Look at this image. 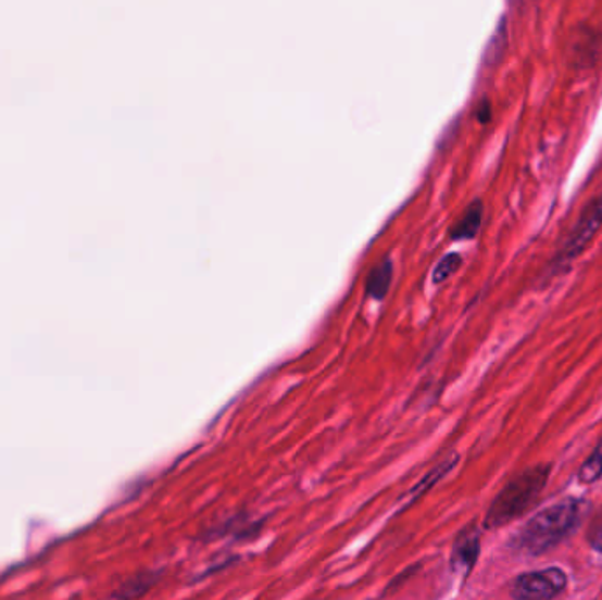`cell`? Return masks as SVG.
<instances>
[{"instance_id":"cell-1","label":"cell","mask_w":602,"mask_h":600,"mask_svg":"<svg viewBox=\"0 0 602 600\" xmlns=\"http://www.w3.org/2000/svg\"><path fill=\"white\" fill-rule=\"evenodd\" d=\"M587 509V502L578 499H565L553 503L530 517L527 525L516 534L511 546L525 554H541L552 550L579 527Z\"/></svg>"},{"instance_id":"cell-2","label":"cell","mask_w":602,"mask_h":600,"mask_svg":"<svg viewBox=\"0 0 602 600\" xmlns=\"http://www.w3.org/2000/svg\"><path fill=\"white\" fill-rule=\"evenodd\" d=\"M550 477V465H536L511 479L491 502L485 516V527L499 528L515 522L516 517L527 513L538 500L542 488Z\"/></svg>"},{"instance_id":"cell-3","label":"cell","mask_w":602,"mask_h":600,"mask_svg":"<svg viewBox=\"0 0 602 600\" xmlns=\"http://www.w3.org/2000/svg\"><path fill=\"white\" fill-rule=\"evenodd\" d=\"M567 585V576L562 568L550 567L516 577L511 596L515 599H553L561 596Z\"/></svg>"},{"instance_id":"cell-4","label":"cell","mask_w":602,"mask_h":600,"mask_svg":"<svg viewBox=\"0 0 602 600\" xmlns=\"http://www.w3.org/2000/svg\"><path fill=\"white\" fill-rule=\"evenodd\" d=\"M602 227V192L598 198H593L590 201L589 207L581 212L578 222H576L575 229L570 232L569 238L562 247L559 261L562 263H569L573 259L578 258L590 241L593 240V236L598 235L599 229Z\"/></svg>"},{"instance_id":"cell-5","label":"cell","mask_w":602,"mask_h":600,"mask_svg":"<svg viewBox=\"0 0 602 600\" xmlns=\"http://www.w3.org/2000/svg\"><path fill=\"white\" fill-rule=\"evenodd\" d=\"M481 551V532L476 527H467L460 532L454 539L453 551H451V567L456 573L467 576L476 565L477 557Z\"/></svg>"},{"instance_id":"cell-6","label":"cell","mask_w":602,"mask_h":600,"mask_svg":"<svg viewBox=\"0 0 602 600\" xmlns=\"http://www.w3.org/2000/svg\"><path fill=\"white\" fill-rule=\"evenodd\" d=\"M391 283H393V263H391V259H385L377 264L376 268L372 270L371 275L366 278V295L377 301L385 300Z\"/></svg>"},{"instance_id":"cell-7","label":"cell","mask_w":602,"mask_h":600,"mask_svg":"<svg viewBox=\"0 0 602 600\" xmlns=\"http://www.w3.org/2000/svg\"><path fill=\"white\" fill-rule=\"evenodd\" d=\"M482 221V203L476 199L474 203L468 204L464 215L454 224L451 229V238L453 240H473L474 236L479 232Z\"/></svg>"},{"instance_id":"cell-8","label":"cell","mask_w":602,"mask_h":600,"mask_svg":"<svg viewBox=\"0 0 602 600\" xmlns=\"http://www.w3.org/2000/svg\"><path fill=\"white\" fill-rule=\"evenodd\" d=\"M507 41H510V33H507V20L501 18L499 25H497L496 33L488 41L487 50L482 55V62L488 67H496L501 64L504 59L505 51H507Z\"/></svg>"},{"instance_id":"cell-9","label":"cell","mask_w":602,"mask_h":600,"mask_svg":"<svg viewBox=\"0 0 602 600\" xmlns=\"http://www.w3.org/2000/svg\"><path fill=\"white\" fill-rule=\"evenodd\" d=\"M459 454H453V457L442 460L439 465L434 466V468L428 472L427 476L423 477V479L414 486L413 490H411V497L416 500L417 497H422L423 493H427L428 490H431L442 477L448 476V474L453 471L454 466L459 465Z\"/></svg>"},{"instance_id":"cell-10","label":"cell","mask_w":602,"mask_h":600,"mask_svg":"<svg viewBox=\"0 0 602 600\" xmlns=\"http://www.w3.org/2000/svg\"><path fill=\"white\" fill-rule=\"evenodd\" d=\"M602 476V439L598 443V448L593 449V453L590 454L589 460L584 463V466L579 468V480L585 485L595 483L601 479Z\"/></svg>"},{"instance_id":"cell-11","label":"cell","mask_w":602,"mask_h":600,"mask_svg":"<svg viewBox=\"0 0 602 600\" xmlns=\"http://www.w3.org/2000/svg\"><path fill=\"white\" fill-rule=\"evenodd\" d=\"M158 582V574L147 573L139 574L133 577L129 583H126L121 591H116V597H139L143 596L145 591L152 588L153 583Z\"/></svg>"},{"instance_id":"cell-12","label":"cell","mask_w":602,"mask_h":600,"mask_svg":"<svg viewBox=\"0 0 602 600\" xmlns=\"http://www.w3.org/2000/svg\"><path fill=\"white\" fill-rule=\"evenodd\" d=\"M460 266H462V255L451 252L437 263L436 270L431 273V280L434 284L446 283L451 275L459 272Z\"/></svg>"},{"instance_id":"cell-13","label":"cell","mask_w":602,"mask_h":600,"mask_svg":"<svg viewBox=\"0 0 602 600\" xmlns=\"http://www.w3.org/2000/svg\"><path fill=\"white\" fill-rule=\"evenodd\" d=\"M590 545L593 550L601 551L602 553V514L599 516L598 522L593 523L592 530L589 534Z\"/></svg>"},{"instance_id":"cell-14","label":"cell","mask_w":602,"mask_h":600,"mask_svg":"<svg viewBox=\"0 0 602 600\" xmlns=\"http://www.w3.org/2000/svg\"><path fill=\"white\" fill-rule=\"evenodd\" d=\"M477 115H479V121H481L482 124H487V122H490V115H491L490 102L482 101L481 108H479V111H477Z\"/></svg>"}]
</instances>
